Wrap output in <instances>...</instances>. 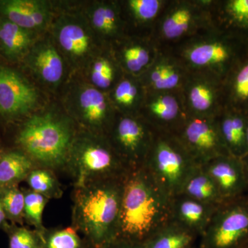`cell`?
Instances as JSON below:
<instances>
[{"label": "cell", "mask_w": 248, "mask_h": 248, "mask_svg": "<svg viewBox=\"0 0 248 248\" xmlns=\"http://www.w3.org/2000/svg\"><path fill=\"white\" fill-rule=\"evenodd\" d=\"M0 198L7 219L22 223L24 219V194L17 186L0 189Z\"/></svg>", "instance_id": "4dcf8cb0"}, {"label": "cell", "mask_w": 248, "mask_h": 248, "mask_svg": "<svg viewBox=\"0 0 248 248\" xmlns=\"http://www.w3.org/2000/svg\"><path fill=\"white\" fill-rule=\"evenodd\" d=\"M241 161H242L243 166H244L245 177H246V184H247L248 193V154L241 158Z\"/></svg>", "instance_id": "f35d334b"}, {"label": "cell", "mask_w": 248, "mask_h": 248, "mask_svg": "<svg viewBox=\"0 0 248 248\" xmlns=\"http://www.w3.org/2000/svg\"><path fill=\"white\" fill-rule=\"evenodd\" d=\"M146 93L143 84L130 78L119 81L114 89V102L124 112V115H138L135 113L140 104H143Z\"/></svg>", "instance_id": "484cf974"}, {"label": "cell", "mask_w": 248, "mask_h": 248, "mask_svg": "<svg viewBox=\"0 0 248 248\" xmlns=\"http://www.w3.org/2000/svg\"><path fill=\"white\" fill-rule=\"evenodd\" d=\"M0 12L11 22L32 31L44 29L51 17L48 3L37 0H2Z\"/></svg>", "instance_id": "2e32d148"}, {"label": "cell", "mask_w": 248, "mask_h": 248, "mask_svg": "<svg viewBox=\"0 0 248 248\" xmlns=\"http://www.w3.org/2000/svg\"><path fill=\"white\" fill-rule=\"evenodd\" d=\"M91 24L94 30L107 37L118 35L121 28L120 13L115 5L102 3L96 5L90 14Z\"/></svg>", "instance_id": "83f0119b"}, {"label": "cell", "mask_w": 248, "mask_h": 248, "mask_svg": "<svg viewBox=\"0 0 248 248\" xmlns=\"http://www.w3.org/2000/svg\"><path fill=\"white\" fill-rule=\"evenodd\" d=\"M74 116L82 130L104 135L115 118L106 94L90 86H84L78 92Z\"/></svg>", "instance_id": "4fadbf2b"}, {"label": "cell", "mask_w": 248, "mask_h": 248, "mask_svg": "<svg viewBox=\"0 0 248 248\" xmlns=\"http://www.w3.org/2000/svg\"><path fill=\"white\" fill-rule=\"evenodd\" d=\"M172 201L144 166L128 170L124 177L116 239L146 242L172 219Z\"/></svg>", "instance_id": "6da1fadb"}, {"label": "cell", "mask_w": 248, "mask_h": 248, "mask_svg": "<svg viewBox=\"0 0 248 248\" xmlns=\"http://www.w3.org/2000/svg\"><path fill=\"white\" fill-rule=\"evenodd\" d=\"M235 99L240 102L248 101V62L236 73L232 86Z\"/></svg>", "instance_id": "d590c367"}, {"label": "cell", "mask_w": 248, "mask_h": 248, "mask_svg": "<svg viewBox=\"0 0 248 248\" xmlns=\"http://www.w3.org/2000/svg\"><path fill=\"white\" fill-rule=\"evenodd\" d=\"M145 167L172 198L197 167L177 134L155 130Z\"/></svg>", "instance_id": "5b68a950"}, {"label": "cell", "mask_w": 248, "mask_h": 248, "mask_svg": "<svg viewBox=\"0 0 248 248\" xmlns=\"http://www.w3.org/2000/svg\"><path fill=\"white\" fill-rule=\"evenodd\" d=\"M218 205L203 203L179 194L172 198V220L201 237Z\"/></svg>", "instance_id": "ac0fdd59"}, {"label": "cell", "mask_w": 248, "mask_h": 248, "mask_svg": "<svg viewBox=\"0 0 248 248\" xmlns=\"http://www.w3.org/2000/svg\"><path fill=\"white\" fill-rule=\"evenodd\" d=\"M1 154L0 153V159H1Z\"/></svg>", "instance_id": "b9f144b4"}, {"label": "cell", "mask_w": 248, "mask_h": 248, "mask_svg": "<svg viewBox=\"0 0 248 248\" xmlns=\"http://www.w3.org/2000/svg\"><path fill=\"white\" fill-rule=\"evenodd\" d=\"M79 130L69 117L46 112L31 116L22 125L17 143L37 167L66 170L72 145Z\"/></svg>", "instance_id": "3957f363"}, {"label": "cell", "mask_w": 248, "mask_h": 248, "mask_svg": "<svg viewBox=\"0 0 248 248\" xmlns=\"http://www.w3.org/2000/svg\"><path fill=\"white\" fill-rule=\"evenodd\" d=\"M166 2L163 0H130L128 6L130 14L138 22L149 24L159 19Z\"/></svg>", "instance_id": "1f68e13d"}, {"label": "cell", "mask_w": 248, "mask_h": 248, "mask_svg": "<svg viewBox=\"0 0 248 248\" xmlns=\"http://www.w3.org/2000/svg\"><path fill=\"white\" fill-rule=\"evenodd\" d=\"M157 23L158 38L177 42L212 27L211 1H175L165 7Z\"/></svg>", "instance_id": "ba28073f"}, {"label": "cell", "mask_w": 248, "mask_h": 248, "mask_svg": "<svg viewBox=\"0 0 248 248\" xmlns=\"http://www.w3.org/2000/svg\"><path fill=\"white\" fill-rule=\"evenodd\" d=\"M180 194L211 205L223 202L213 179L202 166H197L191 173Z\"/></svg>", "instance_id": "cb8c5ba5"}, {"label": "cell", "mask_w": 248, "mask_h": 248, "mask_svg": "<svg viewBox=\"0 0 248 248\" xmlns=\"http://www.w3.org/2000/svg\"><path fill=\"white\" fill-rule=\"evenodd\" d=\"M218 129L229 154L244 157L248 154L246 141V117L238 113L226 112L217 116Z\"/></svg>", "instance_id": "44dd1931"}, {"label": "cell", "mask_w": 248, "mask_h": 248, "mask_svg": "<svg viewBox=\"0 0 248 248\" xmlns=\"http://www.w3.org/2000/svg\"><path fill=\"white\" fill-rule=\"evenodd\" d=\"M177 135L197 166H203L218 156L231 155L222 140L217 117L187 115Z\"/></svg>", "instance_id": "30bf717a"}, {"label": "cell", "mask_w": 248, "mask_h": 248, "mask_svg": "<svg viewBox=\"0 0 248 248\" xmlns=\"http://www.w3.org/2000/svg\"><path fill=\"white\" fill-rule=\"evenodd\" d=\"M246 141L248 148V118H246Z\"/></svg>", "instance_id": "ab89813d"}, {"label": "cell", "mask_w": 248, "mask_h": 248, "mask_svg": "<svg viewBox=\"0 0 248 248\" xmlns=\"http://www.w3.org/2000/svg\"><path fill=\"white\" fill-rule=\"evenodd\" d=\"M37 167L24 152L13 151L1 155L0 159V189L26 180L31 171Z\"/></svg>", "instance_id": "603a6c76"}, {"label": "cell", "mask_w": 248, "mask_h": 248, "mask_svg": "<svg viewBox=\"0 0 248 248\" xmlns=\"http://www.w3.org/2000/svg\"><path fill=\"white\" fill-rule=\"evenodd\" d=\"M26 181L30 190L49 200H59L63 196L61 183L56 173L52 170L36 167L31 171Z\"/></svg>", "instance_id": "4316f807"}, {"label": "cell", "mask_w": 248, "mask_h": 248, "mask_svg": "<svg viewBox=\"0 0 248 248\" xmlns=\"http://www.w3.org/2000/svg\"><path fill=\"white\" fill-rule=\"evenodd\" d=\"M9 248H42V234L36 230L25 227L8 226Z\"/></svg>", "instance_id": "d6a6232c"}, {"label": "cell", "mask_w": 248, "mask_h": 248, "mask_svg": "<svg viewBox=\"0 0 248 248\" xmlns=\"http://www.w3.org/2000/svg\"><path fill=\"white\" fill-rule=\"evenodd\" d=\"M7 219L6 218V214L4 213V208H3L2 204H1V198H0V228H7L8 226H6V221Z\"/></svg>", "instance_id": "74e56055"}, {"label": "cell", "mask_w": 248, "mask_h": 248, "mask_svg": "<svg viewBox=\"0 0 248 248\" xmlns=\"http://www.w3.org/2000/svg\"><path fill=\"white\" fill-rule=\"evenodd\" d=\"M194 248H200V247H199V246H196V247Z\"/></svg>", "instance_id": "60d3db41"}, {"label": "cell", "mask_w": 248, "mask_h": 248, "mask_svg": "<svg viewBox=\"0 0 248 248\" xmlns=\"http://www.w3.org/2000/svg\"><path fill=\"white\" fill-rule=\"evenodd\" d=\"M200 236L177 222H168L146 242V248H194Z\"/></svg>", "instance_id": "7402d4cb"}, {"label": "cell", "mask_w": 248, "mask_h": 248, "mask_svg": "<svg viewBox=\"0 0 248 248\" xmlns=\"http://www.w3.org/2000/svg\"><path fill=\"white\" fill-rule=\"evenodd\" d=\"M124 177L74 186L71 226L89 248H104L117 239Z\"/></svg>", "instance_id": "7a4b0ae2"}, {"label": "cell", "mask_w": 248, "mask_h": 248, "mask_svg": "<svg viewBox=\"0 0 248 248\" xmlns=\"http://www.w3.org/2000/svg\"><path fill=\"white\" fill-rule=\"evenodd\" d=\"M55 28V36L62 51L74 62L83 61L91 54L93 42L87 28L74 19L62 18Z\"/></svg>", "instance_id": "e0dca14e"}, {"label": "cell", "mask_w": 248, "mask_h": 248, "mask_svg": "<svg viewBox=\"0 0 248 248\" xmlns=\"http://www.w3.org/2000/svg\"><path fill=\"white\" fill-rule=\"evenodd\" d=\"M42 248H89L84 239L73 226L46 228L42 233Z\"/></svg>", "instance_id": "f1b7e54d"}, {"label": "cell", "mask_w": 248, "mask_h": 248, "mask_svg": "<svg viewBox=\"0 0 248 248\" xmlns=\"http://www.w3.org/2000/svg\"><path fill=\"white\" fill-rule=\"evenodd\" d=\"M128 170L107 135L79 129L72 145L66 167L74 186L123 177Z\"/></svg>", "instance_id": "277c9868"}, {"label": "cell", "mask_w": 248, "mask_h": 248, "mask_svg": "<svg viewBox=\"0 0 248 248\" xmlns=\"http://www.w3.org/2000/svg\"><path fill=\"white\" fill-rule=\"evenodd\" d=\"M202 167L213 179L223 202L248 195L241 159L225 155L211 160Z\"/></svg>", "instance_id": "9a60e30c"}, {"label": "cell", "mask_w": 248, "mask_h": 248, "mask_svg": "<svg viewBox=\"0 0 248 248\" xmlns=\"http://www.w3.org/2000/svg\"><path fill=\"white\" fill-rule=\"evenodd\" d=\"M35 35L33 31L20 27L9 19H0V50L6 58L19 60L30 51Z\"/></svg>", "instance_id": "ffe728a7"}, {"label": "cell", "mask_w": 248, "mask_h": 248, "mask_svg": "<svg viewBox=\"0 0 248 248\" xmlns=\"http://www.w3.org/2000/svg\"><path fill=\"white\" fill-rule=\"evenodd\" d=\"M244 248H248V246H246V247H244Z\"/></svg>", "instance_id": "7bdbcfd3"}, {"label": "cell", "mask_w": 248, "mask_h": 248, "mask_svg": "<svg viewBox=\"0 0 248 248\" xmlns=\"http://www.w3.org/2000/svg\"><path fill=\"white\" fill-rule=\"evenodd\" d=\"M155 130L140 115L115 117L107 137L128 169L144 166Z\"/></svg>", "instance_id": "52a82bcc"}, {"label": "cell", "mask_w": 248, "mask_h": 248, "mask_svg": "<svg viewBox=\"0 0 248 248\" xmlns=\"http://www.w3.org/2000/svg\"><path fill=\"white\" fill-rule=\"evenodd\" d=\"M38 94L35 88L18 72L0 66V115L17 119L35 109Z\"/></svg>", "instance_id": "7c38bea8"}, {"label": "cell", "mask_w": 248, "mask_h": 248, "mask_svg": "<svg viewBox=\"0 0 248 248\" xmlns=\"http://www.w3.org/2000/svg\"><path fill=\"white\" fill-rule=\"evenodd\" d=\"M104 248H146L140 243L133 242L123 239H115Z\"/></svg>", "instance_id": "8d00e7d4"}, {"label": "cell", "mask_w": 248, "mask_h": 248, "mask_svg": "<svg viewBox=\"0 0 248 248\" xmlns=\"http://www.w3.org/2000/svg\"><path fill=\"white\" fill-rule=\"evenodd\" d=\"M248 246V194L217 206L201 236L200 248H244Z\"/></svg>", "instance_id": "8992f818"}, {"label": "cell", "mask_w": 248, "mask_h": 248, "mask_svg": "<svg viewBox=\"0 0 248 248\" xmlns=\"http://www.w3.org/2000/svg\"><path fill=\"white\" fill-rule=\"evenodd\" d=\"M91 78L94 87L107 89L112 86L115 78V68L109 59L98 58L91 68Z\"/></svg>", "instance_id": "836d02e7"}, {"label": "cell", "mask_w": 248, "mask_h": 248, "mask_svg": "<svg viewBox=\"0 0 248 248\" xmlns=\"http://www.w3.org/2000/svg\"><path fill=\"white\" fill-rule=\"evenodd\" d=\"M217 80V77L210 73L188 71L181 91L187 115L214 117L219 115Z\"/></svg>", "instance_id": "5bb4252c"}, {"label": "cell", "mask_w": 248, "mask_h": 248, "mask_svg": "<svg viewBox=\"0 0 248 248\" xmlns=\"http://www.w3.org/2000/svg\"><path fill=\"white\" fill-rule=\"evenodd\" d=\"M24 194V219L42 234L46 227L44 226L43 214L48 199L28 189L23 190Z\"/></svg>", "instance_id": "f546056e"}, {"label": "cell", "mask_w": 248, "mask_h": 248, "mask_svg": "<svg viewBox=\"0 0 248 248\" xmlns=\"http://www.w3.org/2000/svg\"><path fill=\"white\" fill-rule=\"evenodd\" d=\"M225 9L236 24L248 27V0H231L226 3Z\"/></svg>", "instance_id": "e575fe53"}, {"label": "cell", "mask_w": 248, "mask_h": 248, "mask_svg": "<svg viewBox=\"0 0 248 248\" xmlns=\"http://www.w3.org/2000/svg\"><path fill=\"white\" fill-rule=\"evenodd\" d=\"M213 27L184 41L174 55L188 71L203 72L218 76L231 58V50L217 38Z\"/></svg>", "instance_id": "9c48e42d"}, {"label": "cell", "mask_w": 248, "mask_h": 248, "mask_svg": "<svg viewBox=\"0 0 248 248\" xmlns=\"http://www.w3.org/2000/svg\"><path fill=\"white\" fill-rule=\"evenodd\" d=\"M27 63L39 79L46 84H58L63 77V60L48 42H41L31 49Z\"/></svg>", "instance_id": "d6986e66"}, {"label": "cell", "mask_w": 248, "mask_h": 248, "mask_svg": "<svg viewBox=\"0 0 248 248\" xmlns=\"http://www.w3.org/2000/svg\"><path fill=\"white\" fill-rule=\"evenodd\" d=\"M140 113L157 131L177 134L187 117L181 93L146 92Z\"/></svg>", "instance_id": "8fae6325"}, {"label": "cell", "mask_w": 248, "mask_h": 248, "mask_svg": "<svg viewBox=\"0 0 248 248\" xmlns=\"http://www.w3.org/2000/svg\"><path fill=\"white\" fill-rule=\"evenodd\" d=\"M159 50L156 46L146 42H135L125 46L122 52L124 68L133 75H143L153 63Z\"/></svg>", "instance_id": "d4e9b609"}]
</instances>
